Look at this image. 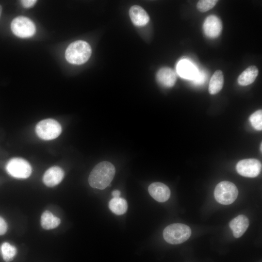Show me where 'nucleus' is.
Here are the masks:
<instances>
[{
	"label": "nucleus",
	"instance_id": "1",
	"mask_svg": "<svg viewBox=\"0 0 262 262\" xmlns=\"http://www.w3.org/2000/svg\"><path fill=\"white\" fill-rule=\"evenodd\" d=\"M115 172V166L107 161L97 164L91 171L88 178L91 187L100 190L106 188L113 180Z\"/></svg>",
	"mask_w": 262,
	"mask_h": 262
},
{
	"label": "nucleus",
	"instance_id": "2",
	"mask_svg": "<svg viewBox=\"0 0 262 262\" xmlns=\"http://www.w3.org/2000/svg\"><path fill=\"white\" fill-rule=\"evenodd\" d=\"M91 48L88 43L78 40L71 43L67 48L65 57L67 62L74 65H82L87 62L91 54Z\"/></svg>",
	"mask_w": 262,
	"mask_h": 262
},
{
	"label": "nucleus",
	"instance_id": "3",
	"mask_svg": "<svg viewBox=\"0 0 262 262\" xmlns=\"http://www.w3.org/2000/svg\"><path fill=\"white\" fill-rule=\"evenodd\" d=\"M191 234L190 227L180 223L169 225L163 231L164 239L171 244L182 243L189 238Z\"/></svg>",
	"mask_w": 262,
	"mask_h": 262
},
{
	"label": "nucleus",
	"instance_id": "4",
	"mask_svg": "<svg viewBox=\"0 0 262 262\" xmlns=\"http://www.w3.org/2000/svg\"><path fill=\"white\" fill-rule=\"evenodd\" d=\"M238 191L235 185L231 182L223 181L215 187L214 196L216 200L223 205L232 203L237 198Z\"/></svg>",
	"mask_w": 262,
	"mask_h": 262
},
{
	"label": "nucleus",
	"instance_id": "5",
	"mask_svg": "<svg viewBox=\"0 0 262 262\" xmlns=\"http://www.w3.org/2000/svg\"><path fill=\"white\" fill-rule=\"evenodd\" d=\"M37 135L44 140H51L58 137L62 132V127L56 120L48 118L39 122L35 127Z\"/></svg>",
	"mask_w": 262,
	"mask_h": 262
},
{
	"label": "nucleus",
	"instance_id": "6",
	"mask_svg": "<svg viewBox=\"0 0 262 262\" xmlns=\"http://www.w3.org/2000/svg\"><path fill=\"white\" fill-rule=\"evenodd\" d=\"M13 33L20 38H29L35 33L36 27L34 23L29 18L19 16L15 18L11 24Z\"/></svg>",
	"mask_w": 262,
	"mask_h": 262
},
{
	"label": "nucleus",
	"instance_id": "7",
	"mask_svg": "<svg viewBox=\"0 0 262 262\" xmlns=\"http://www.w3.org/2000/svg\"><path fill=\"white\" fill-rule=\"evenodd\" d=\"M6 169L11 176L17 179H26L32 173V167L28 161L21 158H13L6 165Z\"/></svg>",
	"mask_w": 262,
	"mask_h": 262
},
{
	"label": "nucleus",
	"instance_id": "8",
	"mask_svg": "<svg viewBox=\"0 0 262 262\" xmlns=\"http://www.w3.org/2000/svg\"><path fill=\"white\" fill-rule=\"evenodd\" d=\"M237 172L244 177L254 178L261 172V163L256 159H246L240 161L236 164Z\"/></svg>",
	"mask_w": 262,
	"mask_h": 262
},
{
	"label": "nucleus",
	"instance_id": "9",
	"mask_svg": "<svg viewBox=\"0 0 262 262\" xmlns=\"http://www.w3.org/2000/svg\"><path fill=\"white\" fill-rule=\"evenodd\" d=\"M222 29L221 21L217 16L210 15L205 20L203 30L208 37L215 38L218 36L221 33Z\"/></svg>",
	"mask_w": 262,
	"mask_h": 262
},
{
	"label": "nucleus",
	"instance_id": "10",
	"mask_svg": "<svg viewBox=\"0 0 262 262\" xmlns=\"http://www.w3.org/2000/svg\"><path fill=\"white\" fill-rule=\"evenodd\" d=\"M150 195L156 201L164 202L167 201L170 196V191L164 184L156 182L151 183L148 188Z\"/></svg>",
	"mask_w": 262,
	"mask_h": 262
},
{
	"label": "nucleus",
	"instance_id": "11",
	"mask_svg": "<svg viewBox=\"0 0 262 262\" xmlns=\"http://www.w3.org/2000/svg\"><path fill=\"white\" fill-rule=\"evenodd\" d=\"M64 177V172L60 167L54 166L49 168L43 177L44 183L48 187H53L60 183Z\"/></svg>",
	"mask_w": 262,
	"mask_h": 262
},
{
	"label": "nucleus",
	"instance_id": "12",
	"mask_svg": "<svg viewBox=\"0 0 262 262\" xmlns=\"http://www.w3.org/2000/svg\"><path fill=\"white\" fill-rule=\"evenodd\" d=\"M177 71L181 77L192 81L195 78L198 70L190 61L184 59L180 60L177 64Z\"/></svg>",
	"mask_w": 262,
	"mask_h": 262
},
{
	"label": "nucleus",
	"instance_id": "13",
	"mask_svg": "<svg viewBox=\"0 0 262 262\" xmlns=\"http://www.w3.org/2000/svg\"><path fill=\"white\" fill-rule=\"evenodd\" d=\"M129 15L133 24L138 27L147 25L149 20L147 13L138 5H133L130 8Z\"/></svg>",
	"mask_w": 262,
	"mask_h": 262
},
{
	"label": "nucleus",
	"instance_id": "14",
	"mask_svg": "<svg viewBox=\"0 0 262 262\" xmlns=\"http://www.w3.org/2000/svg\"><path fill=\"white\" fill-rule=\"evenodd\" d=\"M156 78L158 82L165 87L173 86L177 80L176 72L169 67H163L157 72Z\"/></svg>",
	"mask_w": 262,
	"mask_h": 262
},
{
	"label": "nucleus",
	"instance_id": "15",
	"mask_svg": "<svg viewBox=\"0 0 262 262\" xmlns=\"http://www.w3.org/2000/svg\"><path fill=\"white\" fill-rule=\"evenodd\" d=\"M235 238H239L245 232L249 226V220L244 215H239L233 219L229 224Z\"/></svg>",
	"mask_w": 262,
	"mask_h": 262
},
{
	"label": "nucleus",
	"instance_id": "16",
	"mask_svg": "<svg viewBox=\"0 0 262 262\" xmlns=\"http://www.w3.org/2000/svg\"><path fill=\"white\" fill-rule=\"evenodd\" d=\"M258 72V69L256 66H249L239 76L238 78L239 84L242 86L250 84L255 80Z\"/></svg>",
	"mask_w": 262,
	"mask_h": 262
},
{
	"label": "nucleus",
	"instance_id": "17",
	"mask_svg": "<svg viewBox=\"0 0 262 262\" xmlns=\"http://www.w3.org/2000/svg\"><path fill=\"white\" fill-rule=\"evenodd\" d=\"M224 75L220 70H216L212 76L209 85V92L211 95L218 93L222 88Z\"/></svg>",
	"mask_w": 262,
	"mask_h": 262
},
{
	"label": "nucleus",
	"instance_id": "18",
	"mask_svg": "<svg viewBox=\"0 0 262 262\" xmlns=\"http://www.w3.org/2000/svg\"><path fill=\"white\" fill-rule=\"evenodd\" d=\"M60 223V219L49 211H45L41 215V225L45 229H54L58 226Z\"/></svg>",
	"mask_w": 262,
	"mask_h": 262
},
{
	"label": "nucleus",
	"instance_id": "19",
	"mask_svg": "<svg viewBox=\"0 0 262 262\" xmlns=\"http://www.w3.org/2000/svg\"><path fill=\"white\" fill-rule=\"evenodd\" d=\"M109 207L111 211L117 215H121L126 213L128 209L126 200L120 197H113L109 202Z\"/></svg>",
	"mask_w": 262,
	"mask_h": 262
},
{
	"label": "nucleus",
	"instance_id": "20",
	"mask_svg": "<svg viewBox=\"0 0 262 262\" xmlns=\"http://www.w3.org/2000/svg\"><path fill=\"white\" fill-rule=\"evenodd\" d=\"M0 251L3 259L6 262L12 261L16 253V247L7 242H4L1 245Z\"/></svg>",
	"mask_w": 262,
	"mask_h": 262
},
{
	"label": "nucleus",
	"instance_id": "21",
	"mask_svg": "<svg viewBox=\"0 0 262 262\" xmlns=\"http://www.w3.org/2000/svg\"><path fill=\"white\" fill-rule=\"evenodd\" d=\"M249 121L252 126L258 131L262 130V111L258 110L252 114L249 117Z\"/></svg>",
	"mask_w": 262,
	"mask_h": 262
},
{
	"label": "nucleus",
	"instance_id": "22",
	"mask_svg": "<svg viewBox=\"0 0 262 262\" xmlns=\"http://www.w3.org/2000/svg\"><path fill=\"white\" fill-rule=\"evenodd\" d=\"M218 2L217 0H201L197 3V9L201 12H205L213 8Z\"/></svg>",
	"mask_w": 262,
	"mask_h": 262
},
{
	"label": "nucleus",
	"instance_id": "23",
	"mask_svg": "<svg viewBox=\"0 0 262 262\" xmlns=\"http://www.w3.org/2000/svg\"><path fill=\"white\" fill-rule=\"evenodd\" d=\"M207 78V75L206 73L204 71L200 70L198 71L196 76L195 78L192 80V82L195 85H202L205 82Z\"/></svg>",
	"mask_w": 262,
	"mask_h": 262
},
{
	"label": "nucleus",
	"instance_id": "24",
	"mask_svg": "<svg viewBox=\"0 0 262 262\" xmlns=\"http://www.w3.org/2000/svg\"><path fill=\"white\" fill-rule=\"evenodd\" d=\"M7 225L5 220L0 216V235H3L6 232Z\"/></svg>",
	"mask_w": 262,
	"mask_h": 262
},
{
	"label": "nucleus",
	"instance_id": "25",
	"mask_svg": "<svg viewBox=\"0 0 262 262\" xmlns=\"http://www.w3.org/2000/svg\"><path fill=\"white\" fill-rule=\"evenodd\" d=\"M36 1V0H22L20 2L24 7L28 8L33 6Z\"/></svg>",
	"mask_w": 262,
	"mask_h": 262
},
{
	"label": "nucleus",
	"instance_id": "26",
	"mask_svg": "<svg viewBox=\"0 0 262 262\" xmlns=\"http://www.w3.org/2000/svg\"><path fill=\"white\" fill-rule=\"evenodd\" d=\"M120 195V192L118 190H115L112 192L113 197H119Z\"/></svg>",
	"mask_w": 262,
	"mask_h": 262
},
{
	"label": "nucleus",
	"instance_id": "27",
	"mask_svg": "<svg viewBox=\"0 0 262 262\" xmlns=\"http://www.w3.org/2000/svg\"><path fill=\"white\" fill-rule=\"evenodd\" d=\"M1 12H2V7H1V6L0 5V17L1 14Z\"/></svg>",
	"mask_w": 262,
	"mask_h": 262
},
{
	"label": "nucleus",
	"instance_id": "28",
	"mask_svg": "<svg viewBox=\"0 0 262 262\" xmlns=\"http://www.w3.org/2000/svg\"><path fill=\"white\" fill-rule=\"evenodd\" d=\"M262 143H261V151H262Z\"/></svg>",
	"mask_w": 262,
	"mask_h": 262
}]
</instances>
